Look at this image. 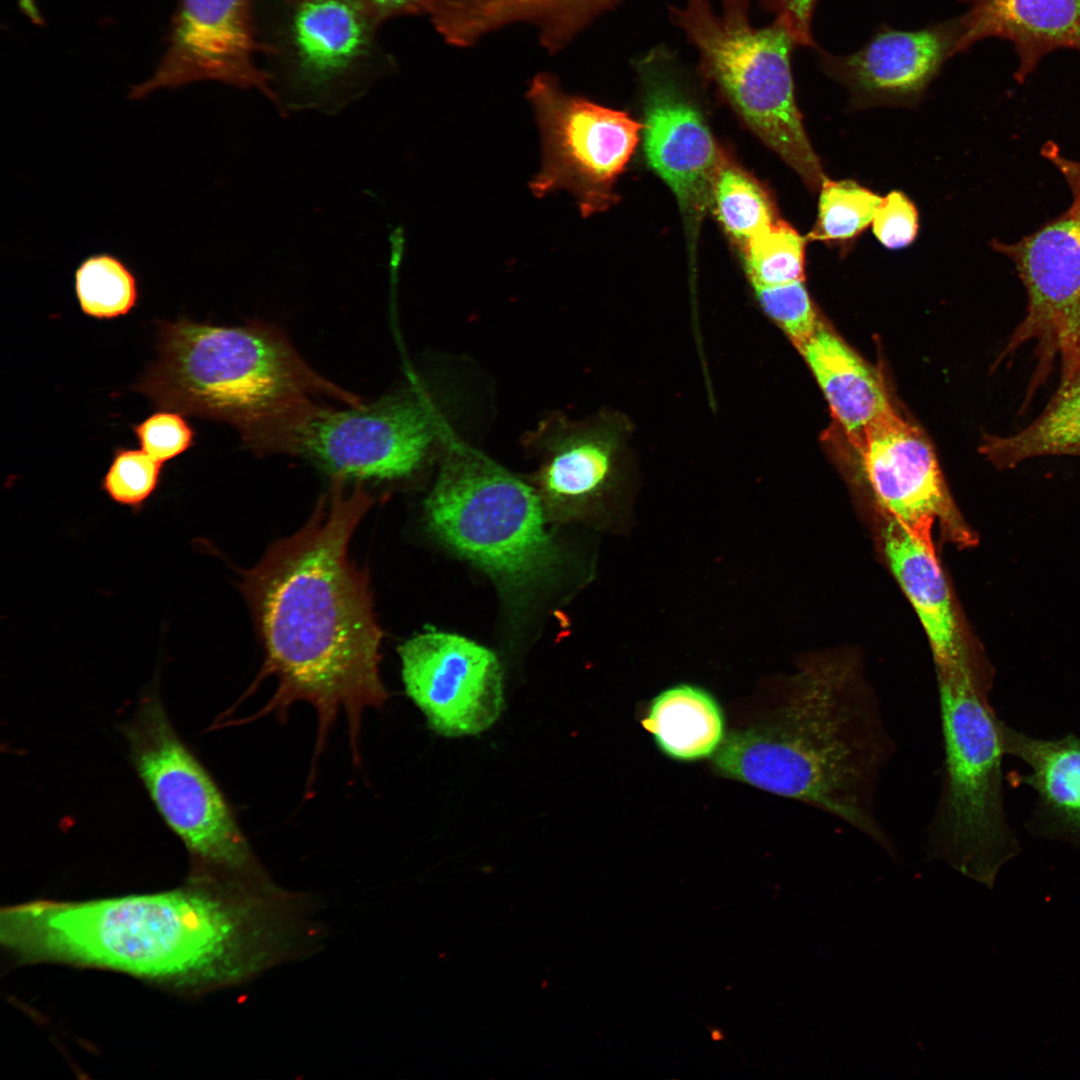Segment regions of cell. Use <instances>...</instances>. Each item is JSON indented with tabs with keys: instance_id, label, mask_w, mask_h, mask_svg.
Masks as SVG:
<instances>
[{
	"instance_id": "1",
	"label": "cell",
	"mask_w": 1080,
	"mask_h": 1080,
	"mask_svg": "<svg viewBox=\"0 0 1080 1080\" xmlns=\"http://www.w3.org/2000/svg\"><path fill=\"white\" fill-rule=\"evenodd\" d=\"M0 938L23 962L110 969L201 993L305 960L312 922L303 894L272 878L191 872L166 892L10 906Z\"/></svg>"
},
{
	"instance_id": "2",
	"label": "cell",
	"mask_w": 1080,
	"mask_h": 1080,
	"mask_svg": "<svg viewBox=\"0 0 1080 1080\" xmlns=\"http://www.w3.org/2000/svg\"><path fill=\"white\" fill-rule=\"evenodd\" d=\"M332 478L307 522L271 544L240 571V590L264 649L256 685L272 676L274 694L251 719L278 717L298 701L318 716L316 754L338 712H345L354 759L362 714L388 698L380 677L382 631L369 575L349 556V544L373 498Z\"/></svg>"
},
{
	"instance_id": "3",
	"label": "cell",
	"mask_w": 1080,
	"mask_h": 1080,
	"mask_svg": "<svg viewBox=\"0 0 1080 1080\" xmlns=\"http://www.w3.org/2000/svg\"><path fill=\"white\" fill-rule=\"evenodd\" d=\"M156 348L132 389L159 409L232 425L258 454L276 453L292 425L324 398L363 402L318 374L282 330L265 323L160 321Z\"/></svg>"
},
{
	"instance_id": "4",
	"label": "cell",
	"mask_w": 1080,
	"mask_h": 1080,
	"mask_svg": "<svg viewBox=\"0 0 1080 1080\" xmlns=\"http://www.w3.org/2000/svg\"><path fill=\"white\" fill-rule=\"evenodd\" d=\"M935 668L944 774L927 827V860L987 881L1014 843L1002 798L1005 724L989 703L988 673L969 647Z\"/></svg>"
},
{
	"instance_id": "5",
	"label": "cell",
	"mask_w": 1080,
	"mask_h": 1080,
	"mask_svg": "<svg viewBox=\"0 0 1080 1080\" xmlns=\"http://www.w3.org/2000/svg\"><path fill=\"white\" fill-rule=\"evenodd\" d=\"M534 488L458 441H448L425 501L432 533L489 575L514 587L552 576L561 556Z\"/></svg>"
},
{
	"instance_id": "6",
	"label": "cell",
	"mask_w": 1080,
	"mask_h": 1080,
	"mask_svg": "<svg viewBox=\"0 0 1080 1080\" xmlns=\"http://www.w3.org/2000/svg\"><path fill=\"white\" fill-rule=\"evenodd\" d=\"M258 54L284 114L341 111L390 72L380 22L359 0H255Z\"/></svg>"
},
{
	"instance_id": "7",
	"label": "cell",
	"mask_w": 1080,
	"mask_h": 1080,
	"mask_svg": "<svg viewBox=\"0 0 1080 1080\" xmlns=\"http://www.w3.org/2000/svg\"><path fill=\"white\" fill-rule=\"evenodd\" d=\"M672 13L698 48L703 73L747 126L810 190H819L826 177L796 105L789 33L776 22L754 28L748 0H725L720 15L707 0H686Z\"/></svg>"
},
{
	"instance_id": "8",
	"label": "cell",
	"mask_w": 1080,
	"mask_h": 1080,
	"mask_svg": "<svg viewBox=\"0 0 1080 1080\" xmlns=\"http://www.w3.org/2000/svg\"><path fill=\"white\" fill-rule=\"evenodd\" d=\"M134 768L192 860L191 872L267 878L217 785L150 694L124 726Z\"/></svg>"
},
{
	"instance_id": "9",
	"label": "cell",
	"mask_w": 1080,
	"mask_h": 1080,
	"mask_svg": "<svg viewBox=\"0 0 1080 1080\" xmlns=\"http://www.w3.org/2000/svg\"><path fill=\"white\" fill-rule=\"evenodd\" d=\"M440 435L430 399L405 389L346 409L317 404L294 423L280 453L301 456L332 478L399 480L426 464Z\"/></svg>"
},
{
	"instance_id": "10",
	"label": "cell",
	"mask_w": 1080,
	"mask_h": 1080,
	"mask_svg": "<svg viewBox=\"0 0 1080 1080\" xmlns=\"http://www.w3.org/2000/svg\"><path fill=\"white\" fill-rule=\"evenodd\" d=\"M527 98L542 146V164L530 181L531 192L541 198L566 190L585 217L608 208L643 125L626 112L566 93L548 73L532 79Z\"/></svg>"
},
{
	"instance_id": "11",
	"label": "cell",
	"mask_w": 1080,
	"mask_h": 1080,
	"mask_svg": "<svg viewBox=\"0 0 1080 1080\" xmlns=\"http://www.w3.org/2000/svg\"><path fill=\"white\" fill-rule=\"evenodd\" d=\"M992 247L1013 262L1027 294L1001 359L1033 342L1038 380L1056 358L1060 383L1070 382L1080 374V215L1068 208L1019 241Z\"/></svg>"
},
{
	"instance_id": "12",
	"label": "cell",
	"mask_w": 1080,
	"mask_h": 1080,
	"mask_svg": "<svg viewBox=\"0 0 1080 1080\" xmlns=\"http://www.w3.org/2000/svg\"><path fill=\"white\" fill-rule=\"evenodd\" d=\"M407 695L437 733L476 735L503 706V673L496 655L466 637L424 631L399 647Z\"/></svg>"
},
{
	"instance_id": "13",
	"label": "cell",
	"mask_w": 1080,
	"mask_h": 1080,
	"mask_svg": "<svg viewBox=\"0 0 1080 1080\" xmlns=\"http://www.w3.org/2000/svg\"><path fill=\"white\" fill-rule=\"evenodd\" d=\"M254 6L255 0H180L160 63L150 78L131 88L129 98L217 81L257 89L275 105L269 76L255 60Z\"/></svg>"
},
{
	"instance_id": "14",
	"label": "cell",
	"mask_w": 1080,
	"mask_h": 1080,
	"mask_svg": "<svg viewBox=\"0 0 1080 1080\" xmlns=\"http://www.w3.org/2000/svg\"><path fill=\"white\" fill-rule=\"evenodd\" d=\"M858 450L885 516L928 545L934 546L936 523L953 542L976 543L951 499L930 443L916 426L892 410L867 429Z\"/></svg>"
},
{
	"instance_id": "15",
	"label": "cell",
	"mask_w": 1080,
	"mask_h": 1080,
	"mask_svg": "<svg viewBox=\"0 0 1080 1080\" xmlns=\"http://www.w3.org/2000/svg\"><path fill=\"white\" fill-rule=\"evenodd\" d=\"M628 431L626 420L616 414L543 420L527 445L543 458L534 488L545 510L584 512L611 495L621 481Z\"/></svg>"
},
{
	"instance_id": "16",
	"label": "cell",
	"mask_w": 1080,
	"mask_h": 1080,
	"mask_svg": "<svg viewBox=\"0 0 1080 1080\" xmlns=\"http://www.w3.org/2000/svg\"><path fill=\"white\" fill-rule=\"evenodd\" d=\"M644 149L652 169L696 220L710 208L722 152L700 111L658 67L645 63Z\"/></svg>"
},
{
	"instance_id": "17",
	"label": "cell",
	"mask_w": 1080,
	"mask_h": 1080,
	"mask_svg": "<svg viewBox=\"0 0 1080 1080\" xmlns=\"http://www.w3.org/2000/svg\"><path fill=\"white\" fill-rule=\"evenodd\" d=\"M958 19L924 30L879 33L848 56L824 55L825 70L855 92L877 98L919 94L948 56L957 52Z\"/></svg>"
},
{
	"instance_id": "18",
	"label": "cell",
	"mask_w": 1080,
	"mask_h": 1080,
	"mask_svg": "<svg viewBox=\"0 0 1080 1080\" xmlns=\"http://www.w3.org/2000/svg\"><path fill=\"white\" fill-rule=\"evenodd\" d=\"M958 23L957 52L988 37L1012 42L1019 60L1018 82H1024L1048 53L1080 51V0H970Z\"/></svg>"
},
{
	"instance_id": "19",
	"label": "cell",
	"mask_w": 1080,
	"mask_h": 1080,
	"mask_svg": "<svg viewBox=\"0 0 1080 1080\" xmlns=\"http://www.w3.org/2000/svg\"><path fill=\"white\" fill-rule=\"evenodd\" d=\"M885 518L881 538L890 570L919 618L934 662L951 660L969 646L963 638L935 546L926 544L896 520Z\"/></svg>"
},
{
	"instance_id": "20",
	"label": "cell",
	"mask_w": 1080,
	"mask_h": 1080,
	"mask_svg": "<svg viewBox=\"0 0 1080 1080\" xmlns=\"http://www.w3.org/2000/svg\"><path fill=\"white\" fill-rule=\"evenodd\" d=\"M797 349L834 417L859 448L867 429L893 410L879 376L821 321Z\"/></svg>"
},
{
	"instance_id": "21",
	"label": "cell",
	"mask_w": 1080,
	"mask_h": 1080,
	"mask_svg": "<svg viewBox=\"0 0 1080 1080\" xmlns=\"http://www.w3.org/2000/svg\"><path fill=\"white\" fill-rule=\"evenodd\" d=\"M1004 746L1028 767L1024 782L1037 792L1048 821L1080 841V739H1037L1005 725Z\"/></svg>"
},
{
	"instance_id": "22",
	"label": "cell",
	"mask_w": 1080,
	"mask_h": 1080,
	"mask_svg": "<svg viewBox=\"0 0 1080 1080\" xmlns=\"http://www.w3.org/2000/svg\"><path fill=\"white\" fill-rule=\"evenodd\" d=\"M644 728L672 759L694 761L717 751L724 740L722 711L706 690L679 684L659 693L643 718Z\"/></svg>"
},
{
	"instance_id": "23",
	"label": "cell",
	"mask_w": 1080,
	"mask_h": 1080,
	"mask_svg": "<svg viewBox=\"0 0 1080 1080\" xmlns=\"http://www.w3.org/2000/svg\"><path fill=\"white\" fill-rule=\"evenodd\" d=\"M983 454L999 469L1045 456H1080V374L1059 386L1043 411L1007 436H986Z\"/></svg>"
},
{
	"instance_id": "24",
	"label": "cell",
	"mask_w": 1080,
	"mask_h": 1080,
	"mask_svg": "<svg viewBox=\"0 0 1080 1080\" xmlns=\"http://www.w3.org/2000/svg\"><path fill=\"white\" fill-rule=\"evenodd\" d=\"M710 207L739 247L780 219L762 185L725 154L713 180Z\"/></svg>"
},
{
	"instance_id": "25",
	"label": "cell",
	"mask_w": 1080,
	"mask_h": 1080,
	"mask_svg": "<svg viewBox=\"0 0 1080 1080\" xmlns=\"http://www.w3.org/2000/svg\"><path fill=\"white\" fill-rule=\"evenodd\" d=\"M74 290L81 311L97 319L127 315L138 303V279L119 256L94 253L74 271Z\"/></svg>"
},
{
	"instance_id": "26",
	"label": "cell",
	"mask_w": 1080,
	"mask_h": 1080,
	"mask_svg": "<svg viewBox=\"0 0 1080 1080\" xmlns=\"http://www.w3.org/2000/svg\"><path fill=\"white\" fill-rule=\"evenodd\" d=\"M752 286L804 281L805 239L779 219L741 247Z\"/></svg>"
},
{
	"instance_id": "27",
	"label": "cell",
	"mask_w": 1080,
	"mask_h": 1080,
	"mask_svg": "<svg viewBox=\"0 0 1080 1080\" xmlns=\"http://www.w3.org/2000/svg\"><path fill=\"white\" fill-rule=\"evenodd\" d=\"M818 214L808 238L822 242H845L857 237L871 223L882 197L852 180L825 178L820 187Z\"/></svg>"
},
{
	"instance_id": "28",
	"label": "cell",
	"mask_w": 1080,
	"mask_h": 1080,
	"mask_svg": "<svg viewBox=\"0 0 1080 1080\" xmlns=\"http://www.w3.org/2000/svg\"><path fill=\"white\" fill-rule=\"evenodd\" d=\"M163 464L142 449L118 447L101 488L113 502L138 511L159 486Z\"/></svg>"
},
{
	"instance_id": "29",
	"label": "cell",
	"mask_w": 1080,
	"mask_h": 1080,
	"mask_svg": "<svg viewBox=\"0 0 1080 1080\" xmlns=\"http://www.w3.org/2000/svg\"><path fill=\"white\" fill-rule=\"evenodd\" d=\"M764 312L798 348L820 322L804 281L776 286H753Z\"/></svg>"
},
{
	"instance_id": "30",
	"label": "cell",
	"mask_w": 1080,
	"mask_h": 1080,
	"mask_svg": "<svg viewBox=\"0 0 1080 1080\" xmlns=\"http://www.w3.org/2000/svg\"><path fill=\"white\" fill-rule=\"evenodd\" d=\"M182 415L159 409L133 425L141 449L162 463L187 451L194 443L195 432Z\"/></svg>"
},
{
	"instance_id": "31",
	"label": "cell",
	"mask_w": 1080,
	"mask_h": 1080,
	"mask_svg": "<svg viewBox=\"0 0 1080 1080\" xmlns=\"http://www.w3.org/2000/svg\"><path fill=\"white\" fill-rule=\"evenodd\" d=\"M873 233L888 249L910 245L919 228V216L913 202L902 192L892 191L881 199L873 220Z\"/></svg>"
},
{
	"instance_id": "32",
	"label": "cell",
	"mask_w": 1080,
	"mask_h": 1080,
	"mask_svg": "<svg viewBox=\"0 0 1080 1080\" xmlns=\"http://www.w3.org/2000/svg\"><path fill=\"white\" fill-rule=\"evenodd\" d=\"M815 1L763 0V3L776 15L775 22L784 27L794 43L813 46L810 23Z\"/></svg>"
},
{
	"instance_id": "33",
	"label": "cell",
	"mask_w": 1080,
	"mask_h": 1080,
	"mask_svg": "<svg viewBox=\"0 0 1080 1080\" xmlns=\"http://www.w3.org/2000/svg\"><path fill=\"white\" fill-rule=\"evenodd\" d=\"M1041 154L1057 168L1065 179L1072 194L1069 209L1080 215V161L1064 156L1058 145L1053 142H1047Z\"/></svg>"
},
{
	"instance_id": "34",
	"label": "cell",
	"mask_w": 1080,
	"mask_h": 1080,
	"mask_svg": "<svg viewBox=\"0 0 1080 1080\" xmlns=\"http://www.w3.org/2000/svg\"><path fill=\"white\" fill-rule=\"evenodd\" d=\"M380 22L405 16L427 14L434 0H359Z\"/></svg>"
}]
</instances>
